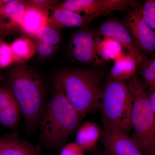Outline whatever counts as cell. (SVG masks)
Returning a JSON list of instances; mask_svg holds the SVG:
<instances>
[{"label": "cell", "mask_w": 155, "mask_h": 155, "mask_svg": "<svg viewBox=\"0 0 155 155\" xmlns=\"http://www.w3.org/2000/svg\"><path fill=\"white\" fill-rule=\"evenodd\" d=\"M9 88L31 132L40 125L44 110L45 88L41 77L23 64L17 65L9 74Z\"/></svg>", "instance_id": "cell-3"}, {"label": "cell", "mask_w": 155, "mask_h": 155, "mask_svg": "<svg viewBox=\"0 0 155 155\" xmlns=\"http://www.w3.org/2000/svg\"><path fill=\"white\" fill-rule=\"evenodd\" d=\"M95 33L103 37L112 38L119 42L127 54L134 59L138 71L147 66L149 59L140 49L123 22L116 20H108L99 26Z\"/></svg>", "instance_id": "cell-8"}, {"label": "cell", "mask_w": 155, "mask_h": 155, "mask_svg": "<svg viewBox=\"0 0 155 155\" xmlns=\"http://www.w3.org/2000/svg\"><path fill=\"white\" fill-rule=\"evenodd\" d=\"M26 1L8 0L0 7V35L21 31L22 18L28 7Z\"/></svg>", "instance_id": "cell-11"}, {"label": "cell", "mask_w": 155, "mask_h": 155, "mask_svg": "<svg viewBox=\"0 0 155 155\" xmlns=\"http://www.w3.org/2000/svg\"><path fill=\"white\" fill-rule=\"evenodd\" d=\"M99 51L104 61L115 60L123 54V48L115 39L103 37L99 44Z\"/></svg>", "instance_id": "cell-19"}, {"label": "cell", "mask_w": 155, "mask_h": 155, "mask_svg": "<svg viewBox=\"0 0 155 155\" xmlns=\"http://www.w3.org/2000/svg\"><path fill=\"white\" fill-rule=\"evenodd\" d=\"M20 109L9 87H0V125L13 128L19 122Z\"/></svg>", "instance_id": "cell-12"}, {"label": "cell", "mask_w": 155, "mask_h": 155, "mask_svg": "<svg viewBox=\"0 0 155 155\" xmlns=\"http://www.w3.org/2000/svg\"><path fill=\"white\" fill-rule=\"evenodd\" d=\"M26 2L31 7L36 8L45 12H49L58 3V1L54 0H28Z\"/></svg>", "instance_id": "cell-23"}, {"label": "cell", "mask_w": 155, "mask_h": 155, "mask_svg": "<svg viewBox=\"0 0 155 155\" xmlns=\"http://www.w3.org/2000/svg\"><path fill=\"white\" fill-rule=\"evenodd\" d=\"M16 62L23 64L30 59L36 51V45L30 38L21 36L10 45Z\"/></svg>", "instance_id": "cell-18"}, {"label": "cell", "mask_w": 155, "mask_h": 155, "mask_svg": "<svg viewBox=\"0 0 155 155\" xmlns=\"http://www.w3.org/2000/svg\"><path fill=\"white\" fill-rule=\"evenodd\" d=\"M35 37L38 42L44 43L56 46L60 41L58 30L46 25L40 28Z\"/></svg>", "instance_id": "cell-20"}, {"label": "cell", "mask_w": 155, "mask_h": 155, "mask_svg": "<svg viewBox=\"0 0 155 155\" xmlns=\"http://www.w3.org/2000/svg\"><path fill=\"white\" fill-rule=\"evenodd\" d=\"M8 0H0V7L8 2Z\"/></svg>", "instance_id": "cell-27"}, {"label": "cell", "mask_w": 155, "mask_h": 155, "mask_svg": "<svg viewBox=\"0 0 155 155\" xmlns=\"http://www.w3.org/2000/svg\"><path fill=\"white\" fill-rule=\"evenodd\" d=\"M147 94L150 107L155 120V87L149 88Z\"/></svg>", "instance_id": "cell-26"}, {"label": "cell", "mask_w": 155, "mask_h": 155, "mask_svg": "<svg viewBox=\"0 0 155 155\" xmlns=\"http://www.w3.org/2000/svg\"><path fill=\"white\" fill-rule=\"evenodd\" d=\"M141 11L144 22L155 35V0L147 1Z\"/></svg>", "instance_id": "cell-21"}, {"label": "cell", "mask_w": 155, "mask_h": 155, "mask_svg": "<svg viewBox=\"0 0 155 155\" xmlns=\"http://www.w3.org/2000/svg\"><path fill=\"white\" fill-rule=\"evenodd\" d=\"M15 62L10 45L3 41L0 45V69L8 67Z\"/></svg>", "instance_id": "cell-22"}, {"label": "cell", "mask_w": 155, "mask_h": 155, "mask_svg": "<svg viewBox=\"0 0 155 155\" xmlns=\"http://www.w3.org/2000/svg\"><path fill=\"white\" fill-rule=\"evenodd\" d=\"M83 118L65 96L55 78L52 96L45 106L40 129V140L51 149L63 147L80 126Z\"/></svg>", "instance_id": "cell-1"}, {"label": "cell", "mask_w": 155, "mask_h": 155, "mask_svg": "<svg viewBox=\"0 0 155 155\" xmlns=\"http://www.w3.org/2000/svg\"><path fill=\"white\" fill-rule=\"evenodd\" d=\"M103 123L101 137L108 155H144L138 145L129 134Z\"/></svg>", "instance_id": "cell-10"}, {"label": "cell", "mask_w": 155, "mask_h": 155, "mask_svg": "<svg viewBox=\"0 0 155 155\" xmlns=\"http://www.w3.org/2000/svg\"><path fill=\"white\" fill-rule=\"evenodd\" d=\"M133 95L127 81L109 77L105 83L99 107L103 123L129 134L132 130Z\"/></svg>", "instance_id": "cell-4"}, {"label": "cell", "mask_w": 155, "mask_h": 155, "mask_svg": "<svg viewBox=\"0 0 155 155\" xmlns=\"http://www.w3.org/2000/svg\"><path fill=\"white\" fill-rule=\"evenodd\" d=\"M0 155H39L33 145L14 136L0 138Z\"/></svg>", "instance_id": "cell-15"}, {"label": "cell", "mask_w": 155, "mask_h": 155, "mask_svg": "<svg viewBox=\"0 0 155 155\" xmlns=\"http://www.w3.org/2000/svg\"><path fill=\"white\" fill-rule=\"evenodd\" d=\"M3 36L0 35V45H1V43L3 41L2 39ZM0 79H1V75H0Z\"/></svg>", "instance_id": "cell-28"}, {"label": "cell", "mask_w": 155, "mask_h": 155, "mask_svg": "<svg viewBox=\"0 0 155 155\" xmlns=\"http://www.w3.org/2000/svg\"><path fill=\"white\" fill-rule=\"evenodd\" d=\"M48 15L49 12L28 6L22 18L21 31L29 36H35L40 28L48 25Z\"/></svg>", "instance_id": "cell-16"}, {"label": "cell", "mask_w": 155, "mask_h": 155, "mask_svg": "<svg viewBox=\"0 0 155 155\" xmlns=\"http://www.w3.org/2000/svg\"><path fill=\"white\" fill-rule=\"evenodd\" d=\"M55 78L82 118L99 107L105 84L102 72L93 69L69 68L58 72Z\"/></svg>", "instance_id": "cell-2"}, {"label": "cell", "mask_w": 155, "mask_h": 155, "mask_svg": "<svg viewBox=\"0 0 155 155\" xmlns=\"http://www.w3.org/2000/svg\"><path fill=\"white\" fill-rule=\"evenodd\" d=\"M51 14L49 13L48 25L58 29L79 27L86 28L91 22L89 18L83 15L64 9H52Z\"/></svg>", "instance_id": "cell-13"}, {"label": "cell", "mask_w": 155, "mask_h": 155, "mask_svg": "<svg viewBox=\"0 0 155 155\" xmlns=\"http://www.w3.org/2000/svg\"><path fill=\"white\" fill-rule=\"evenodd\" d=\"M127 0H67L52 9H64L83 14L92 21L114 11H125L130 5Z\"/></svg>", "instance_id": "cell-6"}, {"label": "cell", "mask_w": 155, "mask_h": 155, "mask_svg": "<svg viewBox=\"0 0 155 155\" xmlns=\"http://www.w3.org/2000/svg\"><path fill=\"white\" fill-rule=\"evenodd\" d=\"M102 129L94 122L88 121L81 125L76 131L75 142L84 151L96 146L101 137Z\"/></svg>", "instance_id": "cell-14"}, {"label": "cell", "mask_w": 155, "mask_h": 155, "mask_svg": "<svg viewBox=\"0 0 155 155\" xmlns=\"http://www.w3.org/2000/svg\"><path fill=\"white\" fill-rule=\"evenodd\" d=\"M84 151L74 142L65 144L62 147L60 155H84Z\"/></svg>", "instance_id": "cell-24"}, {"label": "cell", "mask_w": 155, "mask_h": 155, "mask_svg": "<svg viewBox=\"0 0 155 155\" xmlns=\"http://www.w3.org/2000/svg\"><path fill=\"white\" fill-rule=\"evenodd\" d=\"M101 39L96 33L83 28L72 35L69 44L70 54L75 61L81 64L99 66L105 61L99 51Z\"/></svg>", "instance_id": "cell-7"}, {"label": "cell", "mask_w": 155, "mask_h": 155, "mask_svg": "<svg viewBox=\"0 0 155 155\" xmlns=\"http://www.w3.org/2000/svg\"><path fill=\"white\" fill-rule=\"evenodd\" d=\"M141 9L138 6L129 10L124 23L140 49L146 56L155 52V35L144 22Z\"/></svg>", "instance_id": "cell-9"}, {"label": "cell", "mask_w": 155, "mask_h": 155, "mask_svg": "<svg viewBox=\"0 0 155 155\" xmlns=\"http://www.w3.org/2000/svg\"><path fill=\"white\" fill-rule=\"evenodd\" d=\"M133 95L131 136L144 155H155V120L148 101L146 87L138 72L127 81Z\"/></svg>", "instance_id": "cell-5"}, {"label": "cell", "mask_w": 155, "mask_h": 155, "mask_svg": "<svg viewBox=\"0 0 155 155\" xmlns=\"http://www.w3.org/2000/svg\"><path fill=\"white\" fill-rule=\"evenodd\" d=\"M137 66L133 58L123 53L114 61L110 72V78L121 81H127L137 73Z\"/></svg>", "instance_id": "cell-17"}, {"label": "cell", "mask_w": 155, "mask_h": 155, "mask_svg": "<svg viewBox=\"0 0 155 155\" xmlns=\"http://www.w3.org/2000/svg\"><path fill=\"white\" fill-rule=\"evenodd\" d=\"M56 46L38 42L36 45V51L39 55L42 58H48L53 54L55 51Z\"/></svg>", "instance_id": "cell-25"}]
</instances>
